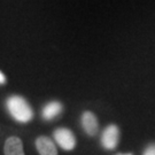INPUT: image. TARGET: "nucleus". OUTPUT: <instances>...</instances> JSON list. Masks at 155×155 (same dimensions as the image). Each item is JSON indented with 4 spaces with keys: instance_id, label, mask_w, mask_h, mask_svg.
<instances>
[{
    "instance_id": "6e6552de",
    "label": "nucleus",
    "mask_w": 155,
    "mask_h": 155,
    "mask_svg": "<svg viewBox=\"0 0 155 155\" xmlns=\"http://www.w3.org/2000/svg\"><path fill=\"white\" fill-rule=\"evenodd\" d=\"M144 155H155V144L150 145L144 152Z\"/></svg>"
},
{
    "instance_id": "39448f33",
    "label": "nucleus",
    "mask_w": 155,
    "mask_h": 155,
    "mask_svg": "<svg viewBox=\"0 0 155 155\" xmlns=\"http://www.w3.org/2000/svg\"><path fill=\"white\" fill-rule=\"evenodd\" d=\"M36 148L40 155H58V150H56L54 143L45 136L37 138Z\"/></svg>"
},
{
    "instance_id": "7ed1b4c3",
    "label": "nucleus",
    "mask_w": 155,
    "mask_h": 155,
    "mask_svg": "<svg viewBox=\"0 0 155 155\" xmlns=\"http://www.w3.org/2000/svg\"><path fill=\"white\" fill-rule=\"evenodd\" d=\"M120 140V130L116 125L111 124L104 130L101 136V144L106 150H115Z\"/></svg>"
},
{
    "instance_id": "9d476101",
    "label": "nucleus",
    "mask_w": 155,
    "mask_h": 155,
    "mask_svg": "<svg viewBox=\"0 0 155 155\" xmlns=\"http://www.w3.org/2000/svg\"><path fill=\"white\" fill-rule=\"evenodd\" d=\"M120 155H132V154H120Z\"/></svg>"
},
{
    "instance_id": "20e7f679",
    "label": "nucleus",
    "mask_w": 155,
    "mask_h": 155,
    "mask_svg": "<svg viewBox=\"0 0 155 155\" xmlns=\"http://www.w3.org/2000/svg\"><path fill=\"white\" fill-rule=\"evenodd\" d=\"M82 127L89 136H95L99 130V123L97 116L91 111H84L82 115Z\"/></svg>"
},
{
    "instance_id": "0eeeda50",
    "label": "nucleus",
    "mask_w": 155,
    "mask_h": 155,
    "mask_svg": "<svg viewBox=\"0 0 155 155\" xmlns=\"http://www.w3.org/2000/svg\"><path fill=\"white\" fill-rule=\"evenodd\" d=\"M62 111V105L59 101H51L47 105H45L43 108V113L41 115L45 120L51 121L53 118H55L56 116H59Z\"/></svg>"
},
{
    "instance_id": "1a4fd4ad",
    "label": "nucleus",
    "mask_w": 155,
    "mask_h": 155,
    "mask_svg": "<svg viewBox=\"0 0 155 155\" xmlns=\"http://www.w3.org/2000/svg\"><path fill=\"white\" fill-rule=\"evenodd\" d=\"M6 83V77L2 72L0 71V84H5Z\"/></svg>"
},
{
    "instance_id": "f03ea898",
    "label": "nucleus",
    "mask_w": 155,
    "mask_h": 155,
    "mask_svg": "<svg viewBox=\"0 0 155 155\" xmlns=\"http://www.w3.org/2000/svg\"><path fill=\"white\" fill-rule=\"evenodd\" d=\"M54 139L58 145L64 150H71L76 146V138L74 133L66 127H60L54 131Z\"/></svg>"
},
{
    "instance_id": "f257e3e1",
    "label": "nucleus",
    "mask_w": 155,
    "mask_h": 155,
    "mask_svg": "<svg viewBox=\"0 0 155 155\" xmlns=\"http://www.w3.org/2000/svg\"><path fill=\"white\" fill-rule=\"evenodd\" d=\"M7 109L9 111L12 117L21 123H27L31 121L33 117V111L29 104L24 98L20 95H12L8 98L7 102Z\"/></svg>"
},
{
    "instance_id": "423d86ee",
    "label": "nucleus",
    "mask_w": 155,
    "mask_h": 155,
    "mask_svg": "<svg viewBox=\"0 0 155 155\" xmlns=\"http://www.w3.org/2000/svg\"><path fill=\"white\" fill-rule=\"evenodd\" d=\"M5 155H24L22 140L18 137H9L5 143Z\"/></svg>"
}]
</instances>
